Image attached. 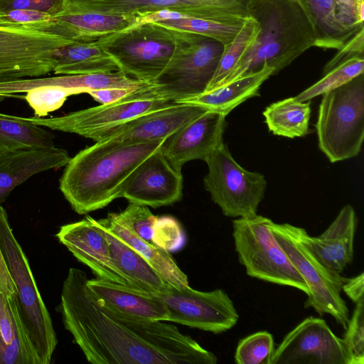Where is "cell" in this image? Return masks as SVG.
Returning a JSON list of instances; mask_svg holds the SVG:
<instances>
[{"label":"cell","mask_w":364,"mask_h":364,"mask_svg":"<svg viewBox=\"0 0 364 364\" xmlns=\"http://www.w3.org/2000/svg\"><path fill=\"white\" fill-rule=\"evenodd\" d=\"M119 70V66L99 40L75 42L56 52L55 74L81 75Z\"/></svg>","instance_id":"f1b7e54d"},{"label":"cell","mask_w":364,"mask_h":364,"mask_svg":"<svg viewBox=\"0 0 364 364\" xmlns=\"http://www.w3.org/2000/svg\"><path fill=\"white\" fill-rule=\"evenodd\" d=\"M205 161L208 172L203 178L204 187L223 214L238 218L256 215L267 188L264 176L242 167L224 143Z\"/></svg>","instance_id":"30bf717a"},{"label":"cell","mask_w":364,"mask_h":364,"mask_svg":"<svg viewBox=\"0 0 364 364\" xmlns=\"http://www.w3.org/2000/svg\"><path fill=\"white\" fill-rule=\"evenodd\" d=\"M249 18L246 7L215 16L167 19L156 23L171 29L200 34L225 46L235 38Z\"/></svg>","instance_id":"f546056e"},{"label":"cell","mask_w":364,"mask_h":364,"mask_svg":"<svg viewBox=\"0 0 364 364\" xmlns=\"http://www.w3.org/2000/svg\"><path fill=\"white\" fill-rule=\"evenodd\" d=\"M356 56H364V28L338 49L336 54L323 68V74L338 65Z\"/></svg>","instance_id":"7bdbcfd3"},{"label":"cell","mask_w":364,"mask_h":364,"mask_svg":"<svg viewBox=\"0 0 364 364\" xmlns=\"http://www.w3.org/2000/svg\"><path fill=\"white\" fill-rule=\"evenodd\" d=\"M247 10L259 31L218 87L257 73L265 66L272 68L275 75L315 46L314 27L299 0H247Z\"/></svg>","instance_id":"3957f363"},{"label":"cell","mask_w":364,"mask_h":364,"mask_svg":"<svg viewBox=\"0 0 364 364\" xmlns=\"http://www.w3.org/2000/svg\"><path fill=\"white\" fill-rule=\"evenodd\" d=\"M70 157L56 146L30 147L0 152V205L14 188L31 176L65 166Z\"/></svg>","instance_id":"44dd1931"},{"label":"cell","mask_w":364,"mask_h":364,"mask_svg":"<svg viewBox=\"0 0 364 364\" xmlns=\"http://www.w3.org/2000/svg\"><path fill=\"white\" fill-rule=\"evenodd\" d=\"M30 89L44 85H56L77 90L80 94L105 88H129L138 90L154 85L152 82L130 77L117 70L110 73L63 75L55 77H34L28 81Z\"/></svg>","instance_id":"4dcf8cb0"},{"label":"cell","mask_w":364,"mask_h":364,"mask_svg":"<svg viewBox=\"0 0 364 364\" xmlns=\"http://www.w3.org/2000/svg\"><path fill=\"white\" fill-rule=\"evenodd\" d=\"M152 242L169 252L181 250L186 236L178 221L171 216L158 218L153 228Z\"/></svg>","instance_id":"f35d334b"},{"label":"cell","mask_w":364,"mask_h":364,"mask_svg":"<svg viewBox=\"0 0 364 364\" xmlns=\"http://www.w3.org/2000/svg\"><path fill=\"white\" fill-rule=\"evenodd\" d=\"M220 0H65L66 11H90L141 18L173 9H193L215 4Z\"/></svg>","instance_id":"4316f807"},{"label":"cell","mask_w":364,"mask_h":364,"mask_svg":"<svg viewBox=\"0 0 364 364\" xmlns=\"http://www.w3.org/2000/svg\"><path fill=\"white\" fill-rule=\"evenodd\" d=\"M272 231L308 287L305 308L312 307L321 316H332L346 328L349 310L341 296L345 278L329 269L316 257L308 245L305 229L273 222Z\"/></svg>","instance_id":"52a82bcc"},{"label":"cell","mask_w":364,"mask_h":364,"mask_svg":"<svg viewBox=\"0 0 364 364\" xmlns=\"http://www.w3.org/2000/svg\"><path fill=\"white\" fill-rule=\"evenodd\" d=\"M151 293L167 308L168 321L218 334L232 328L239 319L233 301L220 289L201 291L189 285L180 288L168 285Z\"/></svg>","instance_id":"8fae6325"},{"label":"cell","mask_w":364,"mask_h":364,"mask_svg":"<svg viewBox=\"0 0 364 364\" xmlns=\"http://www.w3.org/2000/svg\"><path fill=\"white\" fill-rule=\"evenodd\" d=\"M116 217L124 222L141 239L152 242L153 228L158 219L148 206L129 203L120 213H114Z\"/></svg>","instance_id":"ab89813d"},{"label":"cell","mask_w":364,"mask_h":364,"mask_svg":"<svg viewBox=\"0 0 364 364\" xmlns=\"http://www.w3.org/2000/svg\"><path fill=\"white\" fill-rule=\"evenodd\" d=\"M109 245L110 255L117 268L133 288L146 292L165 289L166 284L148 262L133 247L97 220Z\"/></svg>","instance_id":"484cf974"},{"label":"cell","mask_w":364,"mask_h":364,"mask_svg":"<svg viewBox=\"0 0 364 364\" xmlns=\"http://www.w3.org/2000/svg\"><path fill=\"white\" fill-rule=\"evenodd\" d=\"M208 110L202 106L175 102L131 119L109 132L101 140L123 144L165 140Z\"/></svg>","instance_id":"ac0fdd59"},{"label":"cell","mask_w":364,"mask_h":364,"mask_svg":"<svg viewBox=\"0 0 364 364\" xmlns=\"http://www.w3.org/2000/svg\"><path fill=\"white\" fill-rule=\"evenodd\" d=\"M86 273L69 269L58 306L64 326L92 364H215L216 355L177 326L140 320L102 305Z\"/></svg>","instance_id":"6da1fadb"},{"label":"cell","mask_w":364,"mask_h":364,"mask_svg":"<svg viewBox=\"0 0 364 364\" xmlns=\"http://www.w3.org/2000/svg\"><path fill=\"white\" fill-rule=\"evenodd\" d=\"M343 339L352 357L353 364L364 363V301L356 304L347 323Z\"/></svg>","instance_id":"60d3db41"},{"label":"cell","mask_w":364,"mask_h":364,"mask_svg":"<svg viewBox=\"0 0 364 364\" xmlns=\"http://www.w3.org/2000/svg\"><path fill=\"white\" fill-rule=\"evenodd\" d=\"M65 0H0V12L28 10L55 15L63 9Z\"/></svg>","instance_id":"b9f144b4"},{"label":"cell","mask_w":364,"mask_h":364,"mask_svg":"<svg viewBox=\"0 0 364 364\" xmlns=\"http://www.w3.org/2000/svg\"><path fill=\"white\" fill-rule=\"evenodd\" d=\"M175 102L163 100H134L124 98L67 114L44 118L25 117L31 123L52 130L73 133L95 141L131 119Z\"/></svg>","instance_id":"4fadbf2b"},{"label":"cell","mask_w":364,"mask_h":364,"mask_svg":"<svg viewBox=\"0 0 364 364\" xmlns=\"http://www.w3.org/2000/svg\"><path fill=\"white\" fill-rule=\"evenodd\" d=\"M97 221L136 250L166 284L176 288L188 286L187 275L169 252L141 239L118 219L114 213H109L107 218Z\"/></svg>","instance_id":"d4e9b609"},{"label":"cell","mask_w":364,"mask_h":364,"mask_svg":"<svg viewBox=\"0 0 364 364\" xmlns=\"http://www.w3.org/2000/svg\"><path fill=\"white\" fill-rule=\"evenodd\" d=\"M0 364H41L21 319L15 286L1 250Z\"/></svg>","instance_id":"ffe728a7"},{"label":"cell","mask_w":364,"mask_h":364,"mask_svg":"<svg viewBox=\"0 0 364 364\" xmlns=\"http://www.w3.org/2000/svg\"><path fill=\"white\" fill-rule=\"evenodd\" d=\"M259 31L258 23L250 17L235 38L224 46L216 71L205 92L216 88L229 75L250 47Z\"/></svg>","instance_id":"836d02e7"},{"label":"cell","mask_w":364,"mask_h":364,"mask_svg":"<svg viewBox=\"0 0 364 364\" xmlns=\"http://www.w3.org/2000/svg\"><path fill=\"white\" fill-rule=\"evenodd\" d=\"M24 96L33 109L36 117H43L64 104L68 97L80 94L77 90L56 85H44L31 89Z\"/></svg>","instance_id":"8d00e7d4"},{"label":"cell","mask_w":364,"mask_h":364,"mask_svg":"<svg viewBox=\"0 0 364 364\" xmlns=\"http://www.w3.org/2000/svg\"><path fill=\"white\" fill-rule=\"evenodd\" d=\"M164 141L134 144L96 141L70 158L60 179V190L78 214L103 208L122 197L141 165Z\"/></svg>","instance_id":"7a4b0ae2"},{"label":"cell","mask_w":364,"mask_h":364,"mask_svg":"<svg viewBox=\"0 0 364 364\" xmlns=\"http://www.w3.org/2000/svg\"><path fill=\"white\" fill-rule=\"evenodd\" d=\"M311 102H299L294 97L271 104L263 112L265 123L274 135L288 138L309 134Z\"/></svg>","instance_id":"1f68e13d"},{"label":"cell","mask_w":364,"mask_h":364,"mask_svg":"<svg viewBox=\"0 0 364 364\" xmlns=\"http://www.w3.org/2000/svg\"><path fill=\"white\" fill-rule=\"evenodd\" d=\"M0 250L15 286L19 315L41 364H49L58 341L28 260L0 205Z\"/></svg>","instance_id":"8992f818"},{"label":"cell","mask_w":364,"mask_h":364,"mask_svg":"<svg viewBox=\"0 0 364 364\" xmlns=\"http://www.w3.org/2000/svg\"><path fill=\"white\" fill-rule=\"evenodd\" d=\"M225 115L208 110L166 138L160 151L170 166L181 172L187 162L206 158L223 143Z\"/></svg>","instance_id":"2e32d148"},{"label":"cell","mask_w":364,"mask_h":364,"mask_svg":"<svg viewBox=\"0 0 364 364\" xmlns=\"http://www.w3.org/2000/svg\"><path fill=\"white\" fill-rule=\"evenodd\" d=\"M133 90H135L112 87L90 90L87 94L90 95L95 101L100 102L101 105H106L117 102L124 98Z\"/></svg>","instance_id":"ee69618b"},{"label":"cell","mask_w":364,"mask_h":364,"mask_svg":"<svg viewBox=\"0 0 364 364\" xmlns=\"http://www.w3.org/2000/svg\"><path fill=\"white\" fill-rule=\"evenodd\" d=\"M320 150L332 162L356 156L364 138V74L322 95L315 124Z\"/></svg>","instance_id":"5b68a950"},{"label":"cell","mask_w":364,"mask_h":364,"mask_svg":"<svg viewBox=\"0 0 364 364\" xmlns=\"http://www.w3.org/2000/svg\"><path fill=\"white\" fill-rule=\"evenodd\" d=\"M272 75L273 69L265 66L257 73L238 78L181 102L202 106L227 116L245 100L259 96L261 85Z\"/></svg>","instance_id":"83f0119b"},{"label":"cell","mask_w":364,"mask_h":364,"mask_svg":"<svg viewBox=\"0 0 364 364\" xmlns=\"http://www.w3.org/2000/svg\"><path fill=\"white\" fill-rule=\"evenodd\" d=\"M275 350L272 335L258 331L240 340L236 348L235 362L237 364H271Z\"/></svg>","instance_id":"d590c367"},{"label":"cell","mask_w":364,"mask_h":364,"mask_svg":"<svg viewBox=\"0 0 364 364\" xmlns=\"http://www.w3.org/2000/svg\"><path fill=\"white\" fill-rule=\"evenodd\" d=\"M87 285L98 301L114 312L140 320L168 321L167 308L151 292L99 278L88 279Z\"/></svg>","instance_id":"603a6c76"},{"label":"cell","mask_w":364,"mask_h":364,"mask_svg":"<svg viewBox=\"0 0 364 364\" xmlns=\"http://www.w3.org/2000/svg\"><path fill=\"white\" fill-rule=\"evenodd\" d=\"M363 70L364 56L352 58L324 73L321 80L294 97L299 102L309 101L345 85L363 74Z\"/></svg>","instance_id":"e575fe53"},{"label":"cell","mask_w":364,"mask_h":364,"mask_svg":"<svg viewBox=\"0 0 364 364\" xmlns=\"http://www.w3.org/2000/svg\"><path fill=\"white\" fill-rule=\"evenodd\" d=\"M51 16L47 13L28 10L2 11L0 27L50 34Z\"/></svg>","instance_id":"74e56055"},{"label":"cell","mask_w":364,"mask_h":364,"mask_svg":"<svg viewBox=\"0 0 364 364\" xmlns=\"http://www.w3.org/2000/svg\"><path fill=\"white\" fill-rule=\"evenodd\" d=\"M273 221L257 214L232 221L238 259L247 274L265 282L291 287L309 295L308 287L272 231Z\"/></svg>","instance_id":"ba28073f"},{"label":"cell","mask_w":364,"mask_h":364,"mask_svg":"<svg viewBox=\"0 0 364 364\" xmlns=\"http://www.w3.org/2000/svg\"><path fill=\"white\" fill-rule=\"evenodd\" d=\"M356 224L354 208L346 205L321 235L311 237L308 234L311 250L329 269L341 273L352 262Z\"/></svg>","instance_id":"cb8c5ba5"},{"label":"cell","mask_w":364,"mask_h":364,"mask_svg":"<svg viewBox=\"0 0 364 364\" xmlns=\"http://www.w3.org/2000/svg\"><path fill=\"white\" fill-rule=\"evenodd\" d=\"M182 191L181 172L170 166L159 149L141 165L122 197L129 203L156 208L179 201Z\"/></svg>","instance_id":"d6986e66"},{"label":"cell","mask_w":364,"mask_h":364,"mask_svg":"<svg viewBox=\"0 0 364 364\" xmlns=\"http://www.w3.org/2000/svg\"><path fill=\"white\" fill-rule=\"evenodd\" d=\"M342 290L355 304L364 301V274L360 273L353 278L346 279L343 282Z\"/></svg>","instance_id":"f6af8a7d"},{"label":"cell","mask_w":364,"mask_h":364,"mask_svg":"<svg viewBox=\"0 0 364 364\" xmlns=\"http://www.w3.org/2000/svg\"><path fill=\"white\" fill-rule=\"evenodd\" d=\"M50 33L74 42H92L141 23L136 16L66 11L51 16Z\"/></svg>","instance_id":"7402d4cb"},{"label":"cell","mask_w":364,"mask_h":364,"mask_svg":"<svg viewBox=\"0 0 364 364\" xmlns=\"http://www.w3.org/2000/svg\"><path fill=\"white\" fill-rule=\"evenodd\" d=\"M316 34V47L338 49L364 28V0H299Z\"/></svg>","instance_id":"e0dca14e"},{"label":"cell","mask_w":364,"mask_h":364,"mask_svg":"<svg viewBox=\"0 0 364 364\" xmlns=\"http://www.w3.org/2000/svg\"><path fill=\"white\" fill-rule=\"evenodd\" d=\"M55 236L97 278L133 288L115 266L102 230L91 216L61 226Z\"/></svg>","instance_id":"9a60e30c"},{"label":"cell","mask_w":364,"mask_h":364,"mask_svg":"<svg viewBox=\"0 0 364 364\" xmlns=\"http://www.w3.org/2000/svg\"><path fill=\"white\" fill-rule=\"evenodd\" d=\"M98 40L119 70L149 82L165 69L177 43L176 31L156 22H144Z\"/></svg>","instance_id":"9c48e42d"},{"label":"cell","mask_w":364,"mask_h":364,"mask_svg":"<svg viewBox=\"0 0 364 364\" xmlns=\"http://www.w3.org/2000/svg\"><path fill=\"white\" fill-rule=\"evenodd\" d=\"M271 364H353V360L344 340L326 321L310 316L286 335Z\"/></svg>","instance_id":"5bb4252c"},{"label":"cell","mask_w":364,"mask_h":364,"mask_svg":"<svg viewBox=\"0 0 364 364\" xmlns=\"http://www.w3.org/2000/svg\"><path fill=\"white\" fill-rule=\"evenodd\" d=\"M73 43L59 36L0 27V82L53 72L57 50Z\"/></svg>","instance_id":"7c38bea8"},{"label":"cell","mask_w":364,"mask_h":364,"mask_svg":"<svg viewBox=\"0 0 364 364\" xmlns=\"http://www.w3.org/2000/svg\"><path fill=\"white\" fill-rule=\"evenodd\" d=\"M54 136L25 117L0 113V152L30 147L54 146Z\"/></svg>","instance_id":"d6a6232c"},{"label":"cell","mask_w":364,"mask_h":364,"mask_svg":"<svg viewBox=\"0 0 364 364\" xmlns=\"http://www.w3.org/2000/svg\"><path fill=\"white\" fill-rule=\"evenodd\" d=\"M176 31L175 50L165 69L152 82L154 85L133 90L124 99L181 102L205 91L224 46L200 34Z\"/></svg>","instance_id":"277c9868"}]
</instances>
